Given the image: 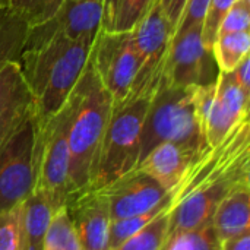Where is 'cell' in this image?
<instances>
[{
  "label": "cell",
  "instance_id": "6da1fadb",
  "mask_svg": "<svg viewBox=\"0 0 250 250\" xmlns=\"http://www.w3.org/2000/svg\"><path fill=\"white\" fill-rule=\"evenodd\" d=\"M242 186H250L249 117L209 146L171 193L168 233L211 223L217 205Z\"/></svg>",
  "mask_w": 250,
  "mask_h": 250
},
{
  "label": "cell",
  "instance_id": "ac0fdd59",
  "mask_svg": "<svg viewBox=\"0 0 250 250\" xmlns=\"http://www.w3.org/2000/svg\"><path fill=\"white\" fill-rule=\"evenodd\" d=\"M211 224L221 240L250 230V186L227 195L215 208Z\"/></svg>",
  "mask_w": 250,
  "mask_h": 250
},
{
  "label": "cell",
  "instance_id": "ffe728a7",
  "mask_svg": "<svg viewBox=\"0 0 250 250\" xmlns=\"http://www.w3.org/2000/svg\"><path fill=\"white\" fill-rule=\"evenodd\" d=\"M28 23L9 7H0V69L9 62H19L28 35Z\"/></svg>",
  "mask_w": 250,
  "mask_h": 250
},
{
  "label": "cell",
  "instance_id": "603a6c76",
  "mask_svg": "<svg viewBox=\"0 0 250 250\" xmlns=\"http://www.w3.org/2000/svg\"><path fill=\"white\" fill-rule=\"evenodd\" d=\"M170 207L171 204L141 231H138L136 234H133L122 245L111 250H161L168 234Z\"/></svg>",
  "mask_w": 250,
  "mask_h": 250
},
{
  "label": "cell",
  "instance_id": "8992f818",
  "mask_svg": "<svg viewBox=\"0 0 250 250\" xmlns=\"http://www.w3.org/2000/svg\"><path fill=\"white\" fill-rule=\"evenodd\" d=\"M76 105V91L41 127L37 126L35 188L45 192L57 208L66 205L69 179V130Z\"/></svg>",
  "mask_w": 250,
  "mask_h": 250
},
{
  "label": "cell",
  "instance_id": "277c9868",
  "mask_svg": "<svg viewBox=\"0 0 250 250\" xmlns=\"http://www.w3.org/2000/svg\"><path fill=\"white\" fill-rule=\"evenodd\" d=\"M177 142L205 151L208 146L193 107V86L160 85L151 97L141 130L139 161L157 145Z\"/></svg>",
  "mask_w": 250,
  "mask_h": 250
},
{
  "label": "cell",
  "instance_id": "f1b7e54d",
  "mask_svg": "<svg viewBox=\"0 0 250 250\" xmlns=\"http://www.w3.org/2000/svg\"><path fill=\"white\" fill-rule=\"evenodd\" d=\"M250 28V0H236L231 7L224 15L218 35L231 34V32H242L249 31ZM217 35V37H218Z\"/></svg>",
  "mask_w": 250,
  "mask_h": 250
},
{
  "label": "cell",
  "instance_id": "5bb4252c",
  "mask_svg": "<svg viewBox=\"0 0 250 250\" xmlns=\"http://www.w3.org/2000/svg\"><path fill=\"white\" fill-rule=\"evenodd\" d=\"M249 95L234 79L231 72H220L217 78L215 98L205 125L208 146L220 144L227 133L249 117Z\"/></svg>",
  "mask_w": 250,
  "mask_h": 250
},
{
  "label": "cell",
  "instance_id": "836d02e7",
  "mask_svg": "<svg viewBox=\"0 0 250 250\" xmlns=\"http://www.w3.org/2000/svg\"><path fill=\"white\" fill-rule=\"evenodd\" d=\"M6 6V0H0V7Z\"/></svg>",
  "mask_w": 250,
  "mask_h": 250
},
{
  "label": "cell",
  "instance_id": "7a4b0ae2",
  "mask_svg": "<svg viewBox=\"0 0 250 250\" xmlns=\"http://www.w3.org/2000/svg\"><path fill=\"white\" fill-rule=\"evenodd\" d=\"M94 41L57 37L38 48L23 50L19 59L32 95L37 126H44L66 103L86 67Z\"/></svg>",
  "mask_w": 250,
  "mask_h": 250
},
{
  "label": "cell",
  "instance_id": "52a82bcc",
  "mask_svg": "<svg viewBox=\"0 0 250 250\" xmlns=\"http://www.w3.org/2000/svg\"><path fill=\"white\" fill-rule=\"evenodd\" d=\"M37 120L34 108L0 149V214L22 204L35 188Z\"/></svg>",
  "mask_w": 250,
  "mask_h": 250
},
{
  "label": "cell",
  "instance_id": "5b68a950",
  "mask_svg": "<svg viewBox=\"0 0 250 250\" xmlns=\"http://www.w3.org/2000/svg\"><path fill=\"white\" fill-rule=\"evenodd\" d=\"M149 101L151 97H135L113 105L89 189L105 188L138 166L141 130Z\"/></svg>",
  "mask_w": 250,
  "mask_h": 250
},
{
  "label": "cell",
  "instance_id": "4dcf8cb0",
  "mask_svg": "<svg viewBox=\"0 0 250 250\" xmlns=\"http://www.w3.org/2000/svg\"><path fill=\"white\" fill-rule=\"evenodd\" d=\"M186 3H188V0H160L163 13L167 18L168 23L171 25L173 31H176V28H177V23L182 18Z\"/></svg>",
  "mask_w": 250,
  "mask_h": 250
},
{
  "label": "cell",
  "instance_id": "484cf974",
  "mask_svg": "<svg viewBox=\"0 0 250 250\" xmlns=\"http://www.w3.org/2000/svg\"><path fill=\"white\" fill-rule=\"evenodd\" d=\"M64 0H6V7L18 13L29 28L47 22L56 15Z\"/></svg>",
  "mask_w": 250,
  "mask_h": 250
},
{
  "label": "cell",
  "instance_id": "9c48e42d",
  "mask_svg": "<svg viewBox=\"0 0 250 250\" xmlns=\"http://www.w3.org/2000/svg\"><path fill=\"white\" fill-rule=\"evenodd\" d=\"M173 28L163 13L160 0H155L145 16L132 29L135 47L141 57V67L127 100L152 97L158 89L173 38Z\"/></svg>",
  "mask_w": 250,
  "mask_h": 250
},
{
  "label": "cell",
  "instance_id": "7402d4cb",
  "mask_svg": "<svg viewBox=\"0 0 250 250\" xmlns=\"http://www.w3.org/2000/svg\"><path fill=\"white\" fill-rule=\"evenodd\" d=\"M161 250H221L220 239L211 223L196 229L168 233Z\"/></svg>",
  "mask_w": 250,
  "mask_h": 250
},
{
  "label": "cell",
  "instance_id": "f546056e",
  "mask_svg": "<svg viewBox=\"0 0 250 250\" xmlns=\"http://www.w3.org/2000/svg\"><path fill=\"white\" fill-rule=\"evenodd\" d=\"M209 1L211 0H188L185 10L182 13V18L174 31V35H179L193 26L202 25L207 10H208V6H209Z\"/></svg>",
  "mask_w": 250,
  "mask_h": 250
},
{
  "label": "cell",
  "instance_id": "7c38bea8",
  "mask_svg": "<svg viewBox=\"0 0 250 250\" xmlns=\"http://www.w3.org/2000/svg\"><path fill=\"white\" fill-rule=\"evenodd\" d=\"M101 190L107 198L111 220L148 212L170 196L157 180L136 167L101 188Z\"/></svg>",
  "mask_w": 250,
  "mask_h": 250
},
{
  "label": "cell",
  "instance_id": "cb8c5ba5",
  "mask_svg": "<svg viewBox=\"0 0 250 250\" xmlns=\"http://www.w3.org/2000/svg\"><path fill=\"white\" fill-rule=\"evenodd\" d=\"M42 250H83L66 207L59 208L48 226Z\"/></svg>",
  "mask_w": 250,
  "mask_h": 250
},
{
  "label": "cell",
  "instance_id": "8fae6325",
  "mask_svg": "<svg viewBox=\"0 0 250 250\" xmlns=\"http://www.w3.org/2000/svg\"><path fill=\"white\" fill-rule=\"evenodd\" d=\"M104 0H64L47 22L28 29L23 50L38 48L53 38L94 41L101 29Z\"/></svg>",
  "mask_w": 250,
  "mask_h": 250
},
{
  "label": "cell",
  "instance_id": "3957f363",
  "mask_svg": "<svg viewBox=\"0 0 250 250\" xmlns=\"http://www.w3.org/2000/svg\"><path fill=\"white\" fill-rule=\"evenodd\" d=\"M76 105L69 130V179L67 199L92 185L101 142L108 125L113 100L103 86L91 59L76 86Z\"/></svg>",
  "mask_w": 250,
  "mask_h": 250
},
{
  "label": "cell",
  "instance_id": "ba28073f",
  "mask_svg": "<svg viewBox=\"0 0 250 250\" xmlns=\"http://www.w3.org/2000/svg\"><path fill=\"white\" fill-rule=\"evenodd\" d=\"M89 59L103 86L111 95L113 105L126 101L141 67L132 31L107 32L100 29Z\"/></svg>",
  "mask_w": 250,
  "mask_h": 250
},
{
  "label": "cell",
  "instance_id": "30bf717a",
  "mask_svg": "<svg viewBox=\"0 0 250 250\" xmlns=\"http://www.w3.org/2000/svg\"><path fill=\"white\" fill-rule=\"evenodd\" d=\"M218 73L212 50L204 45L199 25L171 38L160 85L180 88L207 85L215 82Z\"/></svg>",
  "mask_w": 250,
  "mask_h": 250
},
{
  "label": "cell",
  "instance_id": "d6986e66",
  "mask_svg": "<svg viewBox=\"0 0 250 250\" xmlns=\"http://www.w3.org/2000/svg\"><path fill=\"white\" fill-rule=\"evenodd\" d=\"M155 0H104L101 29L129 32L145 16Z\"/></svg>",
  "mask_w": 250,
  "mask_h": 250
},
{
  "label": "cell",
  "instance_id": "9a60e30c",
  "mask_svg": "<svg viewBox=\"0 0 250 250\" xmlns=\"http://www.w3.org/2000/svg\"><path fill=\"white\" fill-rule=\"evenodd\" d=\"M205 151L185 144L163 142L152 148L139 161L136 168L145 171L148 176L157 180L168 193H173L192 167V164Z\"/></svg>",
  "mask_w": 250,
  "mask_h": 250
},
{
  "label": "cell",
  "instance_id": "4316f807",
  "mask_svg": "<svg viewBox=\"0 0 250 250\" xmlns=\"http://www.w3.org/2000/svg\"><path fill=\"white\" fill-rule=\"evenodd\" d=\"M0 250H23L21 204L0 214Z\"/></svg>",
  "mask_w": 250,
  "mask_h": 250
},
{
  "label": "cell",
  "instance_id": "44dd1931",
  "mask_svg": "<svg viewBox=\"0 0 250 250\" xmlns=\"http://www.w3.org/2000/svg\"><path fill=\"white\" fill-rule=\"evenodd\" d=\"M249 31L218 35L212 45V54L220 72H233L237 64L249 56Z\"/></svg>",
  "mask_w": 250,
  "mask_h": 250
},
{
  "label": "cell",
  "instance_id": "d6a6232c",
  "mask_svg": "<svg viewBox=\"0 0 250 250\" xmlns=\"http://www.w3.org/2000/svg\"><path fill=\"white\" fill-rule=\"evenodd\" d=\"M250 64V57H245L239 64H237V67L231 72L233 73V76H234V79H236V82L246 91V92H250V76H249V67Z\"/></svg>",
  "mask_w": 250,
  "mask_h": 250
},
{
  "label": "cell",
  "instance_id": "1f68e13d",
  "mask_svg": "<svg viewBox=\"0 0 250 250\" xmlns=\"http://www.w3.org/2000/svg\"><path fill=\"white\" fill-rule=\"evenodd\" d=\"M221 250H250V230L220 242Z\"/></svg>",
  "mask_w": 250,
  "mask_h": 250
},
{
  "label": "cell",
  "instance_id": "4fadbf2b",
  "mask_svg": "<svg viewBox=\"0 0 250 250\" xmlns=\"http://www.w3.org/2000/svg\"><path fill=\"white\" fill-rule=\"evenodd\" d=\"M64 207L83 250H108L111 214L101 189H88Z\"/></svg>",
  "mask_w": 250,
  "mask_h": 250
},
{
  "label": "cell",
  "instance_id": "e0dca14e",
  "mask_svg": "<svg viewBox=\"0 0 250 250\" xmlns=\"http://www.w3.org/2000/svg\"><path fill=\"white\" fill-rule=\"evenodd\" d=\"M59 208L42 190L34 189L21 204L23 250H42V243L54 212Z\"/></svg>",
  "mask_w": 250,
  "mask_h": 250
},
{
  "label": "cell",
  "instance_id": "d4e9b609",
  "mask_svg": "<svg viewBox=\"0 0 250 250\" xmlns=\"http://www.w3.org/2000/svg\"><path fill=\"white\" fill-rule=\"evenodd\" d=\"M170 204H171V193L161 205H158L157 208H154V209H151L148 212L133 215V217H125V218L111 220L110 230H108V250L117 248L125 240H127L129 237H132L133 234L141 231L155 217H158Z\"/></svg>",
  "mask_w": 250,
  "mask_h": 250
},
{
  "label": "cell",
  "instance_id": "83f0119b",
  "mask_svg": "<svg viewBox=\"0 0 250 250\" xmlns=\"http://www.w3.org/2000/svg\"><path fill=\"white\" fill-rule=\"evenodd\" d=\"M234 1L236 0H211L209 1L207 15L202 23V41L208 50H212V45L218 35L220 23Z\"/></svg>",
  "mask_w": 250,
  "mask_h": 250
},
{
  "label": "cell",
  "instance_id": "2e32d148",
  "mask_svg": "<svg viewBox=\"0 0 250 250\" xmlns=\"http://www.w3.org/2000/svg\"><path fill=\"white\" fill-rule=\"evenodd\" d=\"M32 110V95L21 63L9 62L0 69V149Z\"/></svg>",
  "mask_w": 250,
  "mask_h": 250
}]
</instances>
